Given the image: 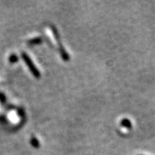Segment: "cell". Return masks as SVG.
<instances>
[{
    "instance_id": "cell-1",
    "label": "cell",
    "mask_w": 155,
    "mask_h": 155,
    "mask_svg": "<svg viewBox=\"0 0 155 155\" xmlns=\"http://www.w3.org/2000/svg\"><path fill=\"white\" fill-rule=\"evenodd\" d=\"M21 56L22 58H23L24 60H25V62L26 63V64H27L28 67L29 68L31 74H32L35 78L39 79V77H40V73H39V71H38V69L35 67V65L33 64V62H32L31 59L28 57V55L26 53H22Z\"/></svg>"
},
{
    "instance_id": "cell-5",
    "label": "cell",
    "mask_w": 155,
    "mask_h": 155,
    "mask_svg": "<svg viewBox=\"0 0 155 155\" xmlns=\"http://www.w3.org/2000/svg\"><path fill=\"white\" fill-rule=\"evenodd\" d=\"M18 60V58L16 57V55H12V56H10V61L11 62H16V61Z\"/></svg>"
},
{
    "instance_id": "cell-2",
    "label": "cell",
    "mask_w": 155,
    "mask_h": 155,
    "mask_svg": "<svg viewBox=\"0 0 155 155\" xmlns=\"http://www.w3.org/2000/svg\"><path fill=\"white\" fill-rule=\"evenodd\" d=\"M53 33H54V37H56V39H57L58 42V44H59V47H60V52H61V57H62L64 60H69V55H68V54L65 52V49L63 48L62 45L61 44V41H60V40H59V37H58V33H57V30H54V29H53Z\"/></svg>"
},
{
    "instance_id": "cell-4",
    "label": "cell",
    "mask_w": 155,
    "mask_h": 155,
    "mask_svg": "<svg viewBox=\"0 0 155 155\" xmlns=\"http://www.w3.org/2000/svg\"><path fill=\"white\" fill-rule=\"evenodd\" d=\"M31 144H32V146H33L34 147H39V143H38V141H37V139H31Z\"/></svg>"
},
{
    "instance_id": "cell-3",
    "label": "cell",
    "mask_w": 155,
    "mask_h": 155,
    "mask_svg": "<svg viewBox=\"0 0 155 155\" xmlns=\"http://www.w3.org/2000/svg\"><path fill=\"white\" fill-rule=\"evenodd\" d=\"M121 124L124 126V127H125V128H131V127H132V124H131L129 120H127V119L122 120Z\"/></svg>"
}]
</instances>
